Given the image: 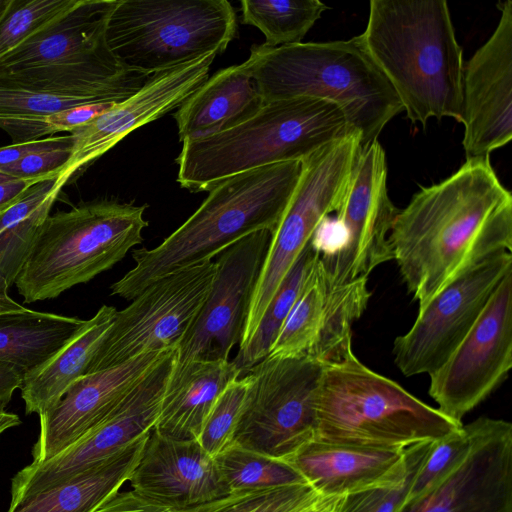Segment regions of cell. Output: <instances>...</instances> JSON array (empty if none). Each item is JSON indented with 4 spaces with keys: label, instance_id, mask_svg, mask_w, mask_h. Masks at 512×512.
<instances>
[{
    "label": "cell",
    "instance_id": "24",
    "mask_svg": "<svg viewBox=\"0 0 512 512\" xmlns=\"http://www.w3.org/2000/svg\"><path fill=\"white\" fill-rule=\"evenodd\" d=\"M406 449L368 450L313 441L288 463L323 498H341L396 479L405 468Z\"/></svg>",
    "mask_w": 512,
    "mask_h": 512
},
{
    "label": "cell",
    "instance_id": "43",
    "mask_svg": "<svg viewBox=\"0 0 512 512\" xmlns=\"http://www.w3.org/2000/svg\"><path fill=\"white\" fill-rule=\"evenodd\" d=\"M24 373L22 370L0 362V410H5L16 389L20 388Z\"/></svg>",
    "mask_w": 512,
    "mask_h": 512
},
{
    "label": "cell",
    "instance_id": "40",
    "mask_svg": "<svg viewBox=\"0 0 512 512\" xmlns=\"http://www.w3.org/2000/svg\"><path fill=\"white\" fill-rule=\"evenodd\" d=\"M93 512H181L134 489L117 491Z\"/></svg>",
    "mask_w": 512,
    "mask_h": 512
},
{
    "label": "cell",
    "instance_id": "10",
    "mask_svg": "<svg viewBox=\"0 0 512 512\" xmlns=\"http://www.w3.org/2000/svg\"><path fill=\"white\" fill-rule=\"evenodd\" d=\"M322 372V363L307 358L266 356L255 364L233 444L288 462L313 442Z\"/></svg>",
    "mask_w": 512,
    "mask_h": 512
},
{
    "label": "cell",
    "instance_id": "44",
    "mask_svg": "<svg viewBox=\"0 0 512 512\" xmlns=\"http://www.w3.org/2000/svg\"><path fill=\"white\" fill-rule=\"evenodd\" d=\"M10 287L6 278L0 273V315L25 311L23 305L13 300L8 294Z\"/></svg>",
    "mask_w": 512,
    "mask_h": 512
},
{
    "label": "cell",
    "instance_id": "42",
    "mask_svg": "<svg viewBox=\"0 0 512 512\" xmlns=\"http://www.w3.org/2000/svg\"><path fill=\"white\" fill-rule=\"evenodd\" d=\"M46 178L49 177L13 179L10 181L0 182V213L6 211L13 204H15L31 186Z\"/></svg>",
    "mask_w": 512,
    "mask_h": 512
},
{
    "label": "cell",
    "instance_id": "13",
    "mask_svg": "<svg viewBox=\"0 0 512 512\" xmlns=\"http://www.w3.org/2000/svg\"><path fill=\"white\" fill-rule=\"evenodd\" d=\"M512 367V272L500 282L483 312L448 359L430 376L438 410L462 418L490 396Z\"/></svg>",
    "mask_w": 512,
    "mask_h": 512
},
{
    "label": "cell",
    "instance_id": "27",
    "mask_svg": "<svg viewBox=\"0 0 512 512\" xmlns=\"http://www.w3.org/2000/svg\"><path fill=\"white\" fill-rule=\"evenodd\" d=\"M117 309L102 305L78 333L52 358L24 374L20 393L26 414L52 409L83 375L116 317Z\"/></svg>",
    "mask_w": 512,
    "mask_h": 512
},
{
    "label": "cell",
    "instance_id": "18",
    "mask_svg": "<svg viewBox=\"0 0 512 512\" xmlns=\"http://www.w3.org/2000/svg\"><path fill=\"white\" fill-rule=\"evenodd\" d=\"M465 427L462 458L399 512H512V424L480 417Z\"/></svg>",
    "mask_w": 512,
    "mask_h": 512
},
{
    "label": "cell",
    "instance_id": "14",
    "mask_svg": "<svg viewBox=\"0 0 512 512\" xmlns=\"http://www.w3.org/2000/svg\"><path fill=\"white\" fill-rule=\"evenodd\" d=\"M511 272V252L498 253L468 270L419 308L412 327L393 343L394 362L402 374L410 377L436 371Z\"/></svg>",
    "mask_w": 512,
    "mask_h": 512
},
{
    "label": "cell",
    "instance_id": "37",
    "mask_svg": "<svg viewBox=\"0 0 512 512\" xmlns=\"http://www.w3.org/2000/svg\"><path fill=\"white\" fill-rule=\"evenodd\" d=\"M250 383L251 377L248 373L231 381L209 412L197 441L211 457L216 458L233 444L234 431Z\"/></svg>",
    "mask_w": 512,
    "mask_h": 512
},
{
    "label": "cell",
    "instance_id": "29",
    "mask_svg": "<svg viewBox=\"0 0 512 512\" xmlns=\"http://www.w3.org/2000/svg\"><path fill=\"white\" fill-rule=\"evenodd\" d=\"M86 320L26 309L0 315V362L27 373L52 358Z\"/></svg>",
    "mask_w": 512,
    "mask_h": 512
},
{
    "label": "cell",
    "instance_id": "20",
    "mask_svg": "<svg viewBox=\"0 0 512 512\" xmlns=\"http://www.w3.org/2000/svg\"><path fill=\"white\" fill-rule=\"evenodd\" d=\"M216 56L211 52L151 75L135 94L71 132V158L59 177L67 182L129 133L178 108L208 79Z\"/></svg>",
    "mask_w": 512,
    "mask_h": 512
},
{
    "label": "cell",
    "instance_id": "36",
    "mask_svg": "<svg viewBox=\"0 0 512 512\" xmlns=\"http://www.w3.org/2000/svg\"><path fill=\"white\" fill-rule=\"evenodd\" d=\"M79 0H12L0 20V59L51 26Z\"/></svg>",
    "mask_w": 512,
    "mask_h": 512
},
{
    "label": "cell",
    "instance_id": "30",
    "mask_svg": "<svg viewBox=\"0 0 512 512\" xmlns=\"http://www.w3.org/2000/svg\"><path fill=\"white\" fill-rule=\"evenodd\" d=\"M59 175L34 184L15 204L0 213V273L10 286L66 184Z\"/></svg>",
    "mask_w": 512,
    "mask_h": 512
},
{
    "label": "cell",
    "instance_id": "32",
    "mask_svg": "<svg viewBox=\"0 0 512 512\" xmlns=\"http://www.w3.org/2000/svg\"><path fill=\"white\" fill-rule=\"evenodd\" d=\"M319 253L312 243L304 249L272 297L253 336L246 345L239 348L232 362L241 376L269 354L298 297L306 274Z\"/></svg>",
    "mask_w": 512,
    "mask_h": 512
},
{
    "label": "cell",
    "instance_id": "11",
    "mask_svg": "<svg viewBox=\"0 0 512 512\" xmlns=\"http://www.w3.org/2000/svg\"><path fill=\"white\" fill-rule=\"evenodd\" d=\"M214 261L161 277L116 313L86 374L120 365L141 354L178 348L205 303L215 276Z\"/></svg>",
    "mask_w": 512,
    "mask_h": 512
},
{
    "label": "cell",
    "instance_id": "21",
    "mask_svg": "<svg viewBox=\"0 0 512 512\" xmlns=\"http://www.w3.org/2000/svg\"><path fill=\"white\" fill-rule=\"evenodd\" d=\"M170 350L147 352L79 378L52 409L39 416L32 462L49 460L99 424Z\"/></svg>",
    "mask_w": 512,
    "mask_h": 512
},
{
    "label": "cell",
    "instance_id": "7",
    "mask_svg": "<svg viewBox=\"0 0 512 512\" xmlns=\"http://www.w3.org/2000/svg\"><path fill=\"white\" fill-rule=\"evenodd\" d=\"M146 205L95 200L49 215L15 281L24 302L91 281L142 243Z\"/></svg>",
    "mask_w": 512,
    "mask_h": 512
},
{
    "label": "cell",
    "instance_id": "19",
    "mask_svg": "<svg viewBox=\"0 0 512 512\" xmlns=\"http://www.w3.org/2000/svg\"><path fill=\"white\" fill-rule=\"evenodd\" d=\"M501 15L489 39L464 63L462 145L467 158L490 156L512 139V1L497 3Z\"/></svg>",
    "mask_w": 512,
    "mask_h": 512
},
{
    "label": "cell",
    "instance_id": "39",
    "mask_svg": "<svg viewBox=\"0 0 512 512\" xmlns=\"http://www.w3.org/2000/svg\"><path fill=\"white\" fill-rule=\"evenodd\" d=\"M71 149L32 153L16 163L1 168L0 172L16 179L50 177L63 171L71 158Z\"/></svg>",
    "mask_w": 512,
    "mask_h": 512
},
{
    "label": "cell",
    "instance_id": "33",
    "mask_svg": "<svg viewBox=\"0 0 512 512\" xmlns=\"http://www.w3.org/2000/svg\"><path fill=\"white\" fill-rule=\"evenodd\" d=\"M310 484L232 491L181 512H315L324 502Z\"/></svg>",
    "mask_w": 512,
    "mask_h": 512
},
{
    "label": "cell",
    "instance_id": "31",
    "mask_svg": "<svg viewBox=\"0 0 512 512\" xmlns=\"http://www.w3.org/2000/svg\"><path fill=\"white\" fill-rule=\"evenodd\" d=\"M328 7L319 0H243L242 21L258 28L265 45L300 43Z\"/></svg>",
    "mask_w": 512,
    "mask_h": 512
},
{
    "label": "cell",
    "instance_id": "48",
    "mask_svg": "<svg viewBox=\"0 0 512 512\" xmlns=\"http://www.w3.org/2000/svg\"><path fill=\"white\" fill-rule=\"evenodd\" d=\"M13 179H16V178L0 172V182L10 181V180H13Z\"/></svg>",
    "mask_w": 512,
    "mask_h": 512
},
{
    "label": "cell",
    "instance_id": "9",
    "mask_svg": "<svg viewBox=\"0 0 512 512\" xmlns=\"http://www.w3.org/2000/svg\"><path fill=\"white\" fill-rule=\"evenodd\" d=\"M361 150L360 135L352 132L302 160L297 185L272 233L239 348L253 336L272 297L320 224L338 210Z\"/></svg>",
    "mask_w": 512,
    "mask_h": 512
},
{
    "label": "cell",
    "instance_id": "12",
    "mask_svg": "<svg viewBox=\"0 0 512 512\" xmlns=\"http://www.w3.org/2000/svg\"><path fill=\"white\" fill-rule=\"evenodd\" d=\"M176 361L177 348H173L89 432L49 460L18 471L11 481L9 508L67 482L149 433Z\"/></svg>",
    "mask_w": 512,
    "mask_h": 512
},
{
    "label": "cell",
    "instance_id": "25",
    "mask_svg": "<svg viewBox=\"0 0 512 512\" xmlns=\"http://www.w3.org/2000/svg\"><path fill=\"white\" fill-rule=\"evenodd\" d=\"M243 64L217 71L173 114L184 143L227 131L254 116L264 105Z\"/></svg>",
    "mask_w": 512,
    "mask_h": 512
},
{
    "label": "cell",
    "instance_id": "3",
    "mask_svg": "<svg viewBox=\"0 0 512 512\" xmlns=\"http://www.w3.org/2000/svg\"><path fill=\"white\" fill-rule=\"evenodd\" d=\"M302 161L282 162L226 178L196 212L162 243L135 249V266L114 282L111 295L132 300L157 279L211 261L245 236L276 229L294 192Z\"/></svg>",
    "mask_w": 512,
    "mask_h": 512
},
{
    "label": "cell",
    "instance_id": "5",
    "mask_svg": "<svg viewBox=\"0 0 512 512\" xmlns=\"http://www.w3.org/2000/svg\"><path fill=\"white\" fill-rule=\"evenodd\" d=\"M352 132L345 111L328 100L298 97L267 102L227 131L184 142L176 158L177 182L191 192L209 191L246 171L302 161Z\"/></svg>",
    "mask_w": 512,
    "mask_h": 512
},
{
    "label": "cell",
    "instance_id": "22",
    "mask_svg": "<svg viewBox=\"0 0 512 512\" xmlns=\"http://www.w3.org/2000/svg\"><path fill=\"white\" fill-rule=\"evenodd\" d=\"M128 482L139 493L180 511L229 493L215 458L197 440L167 438L154 429Z\"/></svg>",
    "mask_w": 512,
    "mask_h": 512
},
{
    "label": "cell",
    "instance_id": "46",
    "mask_svg": "<svg viewBox=\"0 0 512 512\" xmlns=\"http://www.w3.org/2000/svg\"><path fill=\"white\" fill-rule=\"evenodd\" d=\"M337 498H325L322 505L315 512H335Z\"/></svg>",
    "mask_w": 512,
    "mask_h": 512
},
{
    "label": "cell",
    "instance_id": "23",
    "mask_svg": "<svg viewBox=\"0 0 512 512\" xmlns=\"http://www.w3.org/2000/svg\"><path fill=\"white\" fill-rule=\"evenodd\" d=\"M118 0H79L51 26L0 59V71L115 57L105 39L108 17Z\"/></svg>",
    "mask_w": 512,
    "mask_h": 512
},
{
    "label": "cell",
    "instance_id": "34",
    "mask_svg": "<svg viewBox=\"0 0 512 512\" xmlns=\"http://www.w3.org/2000/svg\"><path fill=\"white\" fill-rule=\"evenodd\" d=\"M229 492L307 483L288 462L232 444L216 458Z\"/></svg>",
    "mask_w": 512,
    "mask_h": 512
},
{
    "label": "cell",
    "instance_id": "26",
    "mask_svg": "<svg viewBox=\"0 0 512 512\" xmlns=\"http://www.w3.org/2000/svg\"><path fill=\"white\" fill-rule=\"evenodd\" d=\"M240 376L229 360L175 364L153 429L167 438L197 440L220 393Z\"/></svg>",
    "mask_w": 512,
    "mask_h": 512
},
{
    "label": "cell",
    "instance_id": "17",
    "mask_svg": "<svg viewBox=\"0 0 512 512\" xmlns=\"http://www.w3.org/2000/svg\"><path fill=\"white\" fill-rule=\"evenodd\" d=\"M271 236L269 230L256 231L219 254L209 295L178 345L177 367L195 360H228L241 341Z\"/></svg>",
    "mask_w": 512,
    "mask_h": 512
},
{
    "label": "cell",
    "instance_id": "2",
    "mask_svg": "<svg viewBox=\"0 0 512 512\" xmlns=\"http://www.w3.org/2000/svg\"><path fill=\"white\" fill-rule=\"evenodd\" d=\"M359 36L412 123L461 122L463 51L445 0H371Z\"/></svg>",
    "mask_w": 512,
    "mask_h": 512
},
{
    "label": "cell",
    "instance_id": "4",
    "mask_svg": "<svg viewBox=\"0 0 512 512\" xmlns=\"http://www.w3.org/2000/svg\"><path fill=\"white\" fill-rule=\"evenodd\" d=\"M264 103L309 97L339 105L361 147L375 140L403 106L360 36L331 42L253 45L242 63Z\"/></svg>",
    "mask_w": 512,
    "mask_h": 512
},
{
    "label": "cell",
    "instance_id": "47",
    "mask_svg": "<svg viewBox=\"0 0 512 512\" xmlns=\"http://www.w3.org/2000/svg\"><path fill=\"white\" fill-rule=\"evenodd\" d=\"M12 0H0V20L3 18L7 10L9 9Z\"/></svg>",
    "mask_w": 512,
    "mask_h": 512
},
{
    "label": "cell",
    "instance_id": "15",
    "mask_svg": "<svg viewBox=\"0 0 512 512\" xmlns=\"http://www.w3.org/2000/svg\"><path fill=\"white\" fill-rule=\"evenodd\" d=\"M386 154L375 140L362 148L349 185L336 211L337 247L321 261L337 283L367 277L393 260L389 234L399 212L387 189Z\"/></svg>",
    "mask_w": 512,
    "mask_h": 512
},
{
    "label": "cell",
    "instance_id": "1",
    "mask_svg": "<svg viewBox=\"0 0 512 512\" xmlns=\"http://www.w3.org/2000/svg\"><path fill=\"white\" fill-rule=\"evenodd\" d=\"M389 242L408 292L424 307L484 260L512 250V194L490 156L467 158L399 210Z\"/></svg>",
    "mask_w": 512,
    "mask_h": 512
},
{
    "label": "cell",
    "instance_id": "38",
    "mask_svg": "<svg viewBox=\"0 0 512 512\" xmlns=\"http://www.w3.org/2000/svg\"><path fill=\"white\" fill-rule=\"evenodd\" d=\"M468 444L469 434L464 424L456 433L436 441L415 475L405 503L416 499L446 476L462 458Z\"/></svg>",
    "mask_w": 512,
    "mask_h": 512
},
{
    "label": "cell",
    "instance_id": "41",
    "mask_svg": "<svg viewBox=\"0 0 512 512\" xmlns=\"http://www.w3.org/2000/svg\"><path fill=\"white\" fill-rule=\"evenodd\" d=\"M73 137L71 134L64 136H51L34 141L15 143L0 147V169L18 162L25 156L42 151L71 149Z\"/></svg>",
    "mask_w": 512,
    "mask_h": 512
},
{
    "label": "cell",
    "instance_id": "45",
    "mask_svg": "<svg viewBox=\"0 0 512 512\" xmlns=\"http://www.w3.org/2000/svg\"><path fill=\"white\" fill-rule=\"evenodd\" d=\"M21 424L19 416L6 410H0V436L7 430Z\"/></svg>",
    "mask_w": 512,
    "mask_h": 512
},
{
    "label": "cell",
    "instance_id": "28",
    "mask_svg": "<svg viewBox=\"0 0 512 512\" xmlns=\"http://www.w3.org/2000/svg\"><path fill=\"white\" fill-rule=\"evenodd\" d=\"M149 433L67 482L9 508L8 512H93L129 481Z\"/></svg>",
    "mask_w": 512,
    "mask_h": 512
},
{
    "label": "cell",
    "instance_id": "35",
    "mask_svg": "<svg viewBox=\"0 0 512 512\" xmlns=\"http://www.w3.org/2000/svg\"><path fill=\"white\" fill-rule=\"evenodd\" d=\"M435 442H423L408 447L405 468L396 479L384 485L337 498L335 512H399L415 475Z\"/></svg>",
    "mask_w": 512,
    "mask_h": 512
},
{
    "label": "cell",
    "instance_id": "6",
    "mask_svg": "<svg viewBox=\"0 0 512 512\" xmlns=\"http://www.w3.org/2000/svg\"><path fill=\"white\" fill-rule=\"evenodd\" d=\"M458 423L366 367L350 349L323 364L314 441L368 450H404L459 431Z\"/></svg>",
    "mask_w": 512,
    "mask_h": 512
},
{
    "label": "cell",
    "instance_id": "8",
    "mask_svg": "<svg viewBox=\"0 0 512 512\" xmlns=\"http://www.w3.org/2000/svg\"><path fill=\"white\" fill-rule=\"evenodd\" d=\"M236 33V13L226 0H118L105 39L125 68L151 76L223 53Z\"/></svg>",
    "mask_w": 512,
    "mask_h": 512
},
{
    "label": "cell",
    "instance_id": "16",
    "mask_svg": "<svg viewBox=\"0 0 512 512\" xmlns=\"http://www.w3.org/2000/svg\"><path fill=\"white\" fill-rule=\"evenodd\" d=\"M367 282V277L335 282L319 253L267 356L322 364L341 359L352 349V326L370 300Z\"/></svg>",
    "mask_w": 512,
    "mask_h": 512
}]
</instances>
